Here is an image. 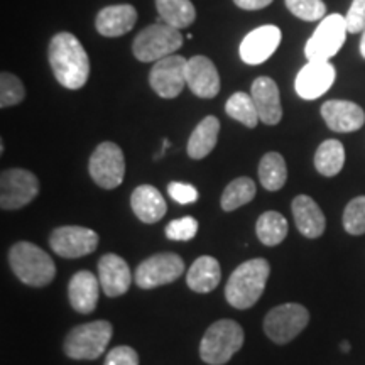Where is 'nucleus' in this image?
<instances>
[{
  "mask_svg": "<svg viewBox=\"0 0 365 365\" xmlns=\"http://www.w3.org/2000/svg\"><path fill=\"white\" fill-rule=\"evenodd\" d=\"M185 272V261L175 252H163L150 255L137 266L135 284L140 289H154V287L170 284Z\"/></svg>",
  "mask_w": 365,
  "mask_h": 365,
  "instance_id": "nucleus-10",
  "label": "nucleus"
},
{
  "mask_svg": "<svg viewBox=\"0 0 365 365\" xmlns=\"http://www.w3.org/2000/svg\"><path fill=\"white\" fill-rule=\"evenodd\" d=\"M9 264L17 279L27 286H48L56 276V264L53 259L31 242L14 244L9 250Z\"/></svg>",
  "mask_w": 365,
  "mask_h": 365,
  "instance_id": "nucleus-3",
  "label": "nucleus"
},
{
  "mask_svg": "<svg viewBox=\"0 0 365 365\" xmlns=\"http://www.w3.org/2000/svg\"><path fill=\"white\" fill-rule=\"evenodd\" d=\"M222 279L220 262L212 255H202L191 264V267L186 272V284L195 293H210L217 289Z\"/></svg>",
  "mask_w": 365,
  "mask_h": 365,
  "instance_id": "nucleus-24",
  "label": "nucleus"
},
{
  "mask_svg": "<svg viewBox=\"0 0 365 365\" xmlns=\"http://www.w3.org/2000/svg\"><path fill=\"white\" fill-rule=\"evenodd\" d=\"M168 193H170L171 198L180 205L195 203L196 200L200 198L198 190H196L193 185H188V182H180V181L170 182V186H168Z\"/></svg>",
  "mask_w": 365,
  "mask_h": 365,
  "instance_id": "nucleus-37",
  "label": "nucleus"
},
{
  "mask_svg": "<svg viewBox=\"0 0 365 365\" xmlns=\"http://www.w3.org/2000/svg\"><path fill=\"white\" fill-rule=\"evenodd\" d=\"M98 234L91 228L66 225L54 228L49 235V247L53 252L65 259H80L98 247Z\"/></svg>",
  "mask_w": 365,
  "mask_h": 365,
  "instance_id": "nucleus-12",
  "label": "nucleus"
},
{
  "mask_svg": "<svg viewBox=\"0 0 365 365\" xmlns=\"http://www.w3.org/2000/svg\"><path fill=\"white\" fill-rule=\"evenodd\" d=\"M235 6L244 11H259V9L267 7L269 4H272V0H234Z\"/></svg>",
  "mask_w": 365,
  "mask_h": 365,
  "instance_id": "nucleus-39",
  "label": "nucleus"
},
{
  "mask_svg": "<svg viewBox=\"0 0 365 365\" xmlns=\"http://www.w3.org/2000/svg\"><path fill=\"white\" fill-rule=\"evenodd\" d=\"M255 196V182L247 176H240L228 182L222 195V208L225 212H234V210L250 203Z\"/></svg>",
  "mask_w": 365,
  "mask_h": 365,
  "instance_id": "nucleus-31",
  "label": "nucleus"
},
{
  "mask_svg": "<svg viewBox=\"0 0 365 365\" xmlns=\"http://www.w3.org/2000/svg\"><path fill=\"white\" fill-rule=\"evenodd\" d=\"M181 46L182 34L180 29L164 24V22H156L137 34L132 43V53L139 61L156 63L159 59L171 56Z\"/></svg>",
  "mask_w": 365,
  "mask_h": 365,
  "instance_id": "nucleus-6",
  "label": "nucleus"
},
{
  "mask_svg": "<svg viewBox=\"0 0 365 365\" xmlns=\"http://www.w3.org/2000/svg\"><path fill=\"white\" fill-rule=\"evenodd\" d=\"M286 7L293 16L307 22L325 19L327 6L322 0H286Z\"/></svg>",
  "mask_w": 365,
  "mask_h": 365,
  "instance_id": "nucleus-33",
  "label": "nucleus"
},
{
  "mask_svg": "<svg viewBox=\"0 0 365 365\" xmlns=\"http://www.w3.org/2000/svg\"><path fill=\"white\" fill-rule=\"evenodd\" d=\"M225 112L228 117H232L234 120L249 127V129H254L261 122L252 97L249 93H244V91H237V93H234L227 100Z\"/></svg>",
  "mask_w": 365,
  "mask_h": 365,
  "instance_id": "nucleus-30",
  "label": "nucleus"
},
{
  "mask_svg": "<svg viewBox=\"0 0 365 365\" xmlns=\"http://www.w3.org/2000/svg\"><path fill=\"white\" fill-rule=\"evenodd\" d=\"M130 207L135 217L144 223H156L166 215V202L158 188L150 185H140L130 196Z\"/></svg>",
  "mask_w": 365,
  "mask_h": 365,
  "instance_id": "nucleus-23",
  "label": "nucleus"
},
{
  "mask_svg": "<svg viewBox=\"0 0 365 365\" xmlns=\"http://www.w3.org/2000/svg\"><path fill=\"white\" fill-rule=\"evenodd\" d=\"M26 97V88L16 75L2 71L0 75V107L7 108L21 103Z\"/></svg>",
  "mask_w": 365,
  "mask_h": 365,
  "instance_id": "nucleus-32",
  "label": "nucleus"
},
{
  "mask_svg": "<svg viewBox=\"0 0 365 365\" xmlns=\"http://www.w3.org/2000/svg\"><path fill=\"white\" fill-rule=\"evenodd\" d=\"M250 97H252L255 108L259 112V118L266 125L279 124L282 118L281 95L276 81L269 76H261L254 80L252 88H250Z\"/></svg>",
  "mask_w": 365,
  "mask_h": 365,
  "instance_id": "nucleus-19",
  "label": "nucleus"
},
{
  "mask_svg": "<svg viewBox=\"0 0 365 365\" xmlns=\"http://www.w3.org/2000/svg\"><path fill=\"white\" fill-rule=\"evenodd\" d=\"M186 85L200 98H215L220 91V75L207 56H193L186 63Z\"/></svg>",
  "mask_w": 365,
  "mask_h": 365,
  "instance_id": "nucleus-16",
  "label": "nucleus"
},
{
  "mask_svg": "<svg viewBox=\"0 0 365 365\" xmlns=\"http://www.w3.org/2000/svg\"><path fill=\"white\" fill-rule=\"evenodd\" d=\"M360 54H362L365 59V29L362 31V39H360Z\"/></svg>",
  "mask_w": 365,
  "mask_h": 365,
  "instance_id": "nucleus-40",
  "label": "nucleus"
},
{
  "mask_svg": "<svg viewBox=\"0 0 365 365\" xmlns=\"http://www.w3.org/2000/svg\"><path fill=\"white\" fill-rule=\"evenodd\" d=\"M186 63L180 54L159 59L149 75V83L161 98H176L186 85Z\"/></svg>",
  "mask_w": 365,
  "mask_h": 365,
  "instance_id": "nucleus-13",
  "label": "nucleus"
},
{
  "mask_svg": "<svg viewBox=\"0 0 365 365\" xmlns=\"http://www.w3.org/2000/svg\"><path fill=\"white\" fill-rule=\"evenodd\" d=\"M322 117L333 132H355L365 124V112L349 100H328L322 105Z\"/></svg>",
  "mask_w": 365,
  "mask_h": 365,
  "instance_id": "nucleus-18",
  "label": "nucleus"
},
{
  "mask_svg": "<svg viewBox=\"0 0 365 365\" xmlns=\"http://www.w3.org/2000/svg\"><path fill=\"white\" fill-rule=\"evenodd\" d=\"M218 134H220V120L217 117L208 115L205 117L195 130L191 132L188 139V156L191 159H203L207 158L213 149H215Z\"/></svg>",
  "mask_w": 365,
  "mask_h": 365,
  "instance_id": "nucleus-25",
  "label": "nucleus"
},
{
  "mask_svg": "<svg viewBox=\"0 0 365 365\" xmlns=\"http://www.w3.org/2000/svg\"><path fill=\"white\" fill-rule=\"evenodd\" d=\"M309 323V312L303 304L284 303L272 308L264 318V331L274 344L293 341Z\"/></svg>",
  "mask_w": 365,
  "mask_h": 365,
  "instance_id": "nucleus-7",
  "label": "nucleus"
},
{
  "mask_svg": "<svg viewBox=\"0 0 365 365\" xmlns=\"http://www.w3.org/2000/svg\"><path fill=\"white\" fill-rule=\"evenodd\" d=\"M196 234H198V220L193 217L176 218V220L168 223L166 227V237L170 240L188 242L195 239Z\"/></svg>",
  "mask_w": 365,
  "mask_h": 365,
  "instance_id": "nucleus-35",
  "label": "nucleus"
},
{
  "mask_svg": "<svg viewBox=\"0 0 365 365\" xmlns=\"http://www.w3.org/2000/svg\"><path fill=\"white\" fill-rule=\"evenodd\" d=\"M103 365H139V355L132 346L120 345L107 354Z\"/></svg>",
  "mask_w": 365,
  "mask_h": 365,
  "instance_id": "nucleus-38",
  "label": "nucleus"
},
{
  "mask_svg": "<svg viewBox=\"0 0 365 365\" xmlns=\"http://www.w3.org/2000/svg\"><path fill=\"white\" fill-rule=\"evenodd\" d=\"M335 66L330 61H308L296 76V93L304 100H317L335 83Z\"/></svg>",
  "mask_w": 365,
  "mask_h": 365,
  "instance_id": "nucleus-14",
  "label": "nucleus"
},
{
  "mask_svg": "<svg viewBox=\"0 0 365 365\" xmlns=\"http://www.w3.org/2000/svg\"><path fill=\"white\" fill-rule=\"evenodd\" d=\"M282 33L277 26L267 24L250 31L240 43V58L247 65H261L276 53Z\"/></svg>",
  "mask_w": 365,
  "mask_h": 365,
  "instance_id": "nucleus-15",
  "label": "nucleus"
},
{
  "mask_svg": "<svg viewBox=\"0 0 365 365\" xmlns=\"http://www.w3.org/2000/svg\"><path fill=\"white\" fill-rule=\"evenodd\" d=\"M345 17L340 14H331L319 22L312 38L304 46V54L308 61H330L336 56L346 39Z\"/></svg>",
  "mask_w": 365,
  "mask_h": 365,
  "instance_id": "nucleus-8",
  "label": "nucleus"
},
{
  "mask_svg": "<svg viewBox=\"0 0 365 365\" xmlns=\"http://www.w3.org/2000/svg\"><path fill=\"white\" fill-rule=\"evenodd\" d=\"M271 266L266 259H250L242 262L232 272L225 286V298L230 307L237 309L252 308L266 289Z\"/></svg>",
  "mask_w": 365,
  "mask_h": 365,
  "instance_id": "nucleus-2",
  "label": "nucleus"
},
{
  "mask_svg": "<svg viewBox=\"0 0 365 365\" xmlns=\"http://www.w3.org/2000/svg\"><path fill=\"white\" fill-rule=\"evenodd\" d=\"M244 328L234 319H218L200 341V357L208 365H223L244 345Z\"/></svg>",
  "mask_w": 365,
  "mask_h": 365,
  "instance_id": "nucleus-4",
  "label": "nucleus"
},
{
  "mask_svg": "<svg viewBox=\"0 0 365 365\" xmlns=\"http://www.w3.org/2000/svg\"><path fill=\"white\" fill-rule=\"evenodd\" d=\"M113 335V327L107 319L83 323L68 333L63 350L70 359L95 360L107 350Z\"/></svg>",
  "mask_w": 365,
  "mask_h": 365,
  "instance_id": "nucleus-5",
  "label": "nucleus"
},
{
  "mask_svg": "<svg viewBox=\"0 0 365 365\" xmlns=\"http://www.w3.org/2000/svg\"><path fill=\"white\" fill-rule=\"evenodd\" d=\"M137 22V11L130 4L108 6L97 14L95 27L103 38H120L132 31Z\"/></svg>",
  "mask_w": 365,
  "mask_h": 365,
  "instance_id": "nucleus-21",
  "label": "nucleus"
},
{
  "mask_svg": "<svg viewBox=\"0 0 365 365\" xmlns=\"http://www.w3.org/2000/svg\"><path fill=\"white\" fill-rule=\"evenodd\" d=\"M340 349H341V352H349V350H350V344H349V341H341V345H340Z\"/></svg>",
  "mask_w": 365,
  "mask_h": 365,
  "instance_id": "nucleus-41",
  "label": "nucleus"
},
{
  "mask_svg": "<svg viewBox=\"0 0 365 365\" xmlns=\"http://www.w3.org/2000/svg\"><path fill=\"white\" fill-rule=\"evenodd\" d=\"M48 58L59 85L68 90L83 88L90 76V58L76 36L71 33L54 34L49 43Z\"/></svg>",
  "mask_w": 365,
  "mask_h": 365,
  "instance_id": "nucleus-1",
  "label": "nucleus"
},
{
  "mask_svg": "<svg viewBox=\"0 0 365 365\" xmlns=\"http://www.w3.org/2000/svg\"><path fill=\"white\" fill-rule=\"evenodd\" d=\"M98 279L103 293L108 298H118L125 294L132 284V274L120 255L105 254L98 261Z\"/></svg>",
  "mask_w": 365,
  "mask_h": 365,
  "instance_id": "nucleus-17",
  "label": "nucleus"
},
{
  "mask_svg": "<svg viewBox=\"0 0 365 365\" xmlns=\"http://www.w3.org/2000/svg\"><path fill=\"white\" fill-rule=\"evenodd\" d=\"M259 181L267 191H279L287 181V168L279 153L264 154L259 163Z\"/></svg>",
  "mask_w": 365,
  "mask_h": 365,
  "instance_id": "nucleus-28",
  "label": "nucleus"
},
{
  "mask_svg": "<svg viewBox=\"0 0 365 365\" xmlns=\"http://www.w3.org/2000/svg\"><path fill=\"white\" fill-rule=\"evenodd\" d=\"M88 171L100 188L115 190L125 176V158L120 145L115 143H102L90 156Z\"/></svg>",
  "mask_w": 365,
  "mask_h": 365,
  "instance_id": "nucleus-9",
  "label": "nucleus"
},
{
  "mask_svg": "<svg viewBox=\"0 0 365 365\" xmlns=\"http://www.w3.org/2000/svg\"><path fill=\"white\" fill-rule=\"evenodd\" d=\"M345 164V148L340 140L328 139L319 144L314 153V168L319 175L333 178L344 170Z\"/></svg>",
  "mask_w": 365,
  "mask_h": 365,
  "instance_id": "nucleus-26",
  "label": "nucleus"
},
{
  "mask_svg": "<svg viewBox=\"0 0 365 365\" xmlns=\"http://www.w3.org/2000/svg\"><path fill=\"white\" fill-rule=\"evenodd\" d=\"M39 193V181L34 173L12 168L0 176V207L19 210L29 205Z\"/></svg>",
  "mask_w": 365,
  "mask_h": 365,
  "instance_id": "nucleus-11",
  "label": "nucleus"
},
{
  "mask_svg": "<svg viewBox=\"0 0 365 365\" xmlns=\"http://www.w3.org/2000/svg\"><path fill=\"white\" fill-rule=\"evenodd\" d=\"M287 220L281 215L279 212H266L257 218L255 223V234L257 239L262 242L267 247H274V245H279L282 240L287 237Z\"/></svg>",
  "mask_w": 365,
  "mask_h": 365,
  "instance_id": "nucleus-29",
  "label": "nucleus"
},
{
  "mask_svg": "<svg viewBox=\"0 0 365 365\" xmlns=\"http://www.w3.org/2000/svg\"><path fill=\"white\" fill-rule=\"evenodd\" d=\"M100 279L91 271H78L73 274L68 286V298L75 312L81 314L93 313L98 304Z\"/></svg>",
  "mask_w": 365,
  "mask_h": 365,
  "instance_id": "nucleus-20",
  "label": "nucleus"
},
{
  "mask_svg": "<svg viewBox=\"0 0 365 365\" xmlns=\"http://www.w3.org/2000/svg\"><path fill=\"white\" fill-rule=\"evenodd\" d=\"M345 24L350 34H359L365 29V0H354L345 16Z\"/></svg>",
  "mask_w": 365,
  "mask_h": 365,
  "instance_id": "nucleus-36",
  "label": "nucleus"
},
{
  "mask_svg": "<svg viewBox=\"0 0 365 365\" xmlns=\"http://www.w3.org/2000/svg\"><path fill=\"white\" fill-rule=\"evenodd\" d=\"M156 9L164 24L185 29L196 19V9L191 0H156Z\"/></svg>",
  "mask_w": 365,
  "mask_h": 365,
  "instance_id": "nucleus-27",
  "label": "nucleus"
},
{
  "mask_svg": "<svg viewBox=\"0 0 365 365\" xmlns=\"http://www.w3.org/2000/svg\"><path fill=\"white\" fill-rule=\"evenodd\" d=\"M291 210H293L294 223L301 235L308 237V239H318L325 234L327 218L312 196H296L291 203Z\"/></svg>",
  "mask_w": 365,
  "mask_h": 365,
  "instance_id": "nucleus-22",
  "label": "nucleus"
},
{
  "mask_svg": "<svg viewBox=\"0 0 365 365\" xmlns=\"http://www.w3.org/2000/svg\"><path fill=\"white\" fill-rule=\"evenodd\" d=\"M344 228L350 235L365 234V196H357L345 207Z\"/></svg>",
  "mask_w": 365,
  "mask_h": 365,
  "instance_id": "nucleus-34",
  "label": "nucleus"
}]
</instances>
